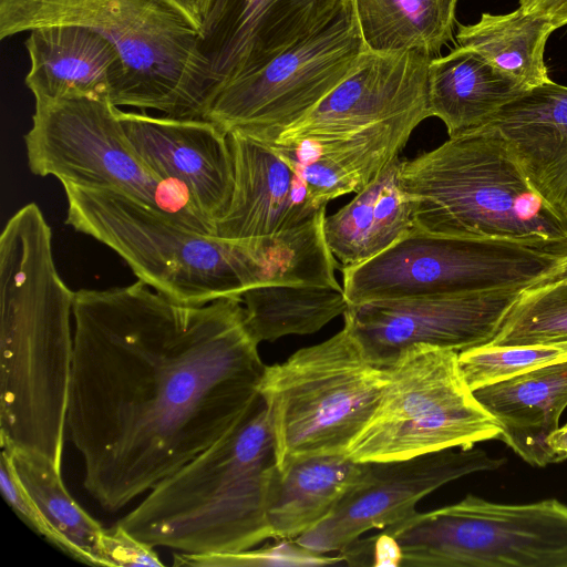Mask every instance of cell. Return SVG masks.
Instances as JSON below:
<instances>
[{
	"label": "cell",
	"mask_w": 567,
	"mask_h": 567,
	"mask_svg": "<svg viewBox=\"0 0 567 567\" xmlns=\"http://www.w3.org/2000/svg\"><path fill=\"white\" fill-rule=\"evenodd\" d=\"M526 89L474 51L457 47L429 65L427 107L450 137L483 127Z\"/></svg>",
	"instance_id": "obj_23"
},
{
	"label": "cell",
	"mask_w": 567,
	"mask_h": 567,
	"mask_svg": "<svg viewBox=\"0 0 567 567\" xmlns=\"http://www.w3.org/2000/svg\"><path fill=\"white\" fill-rule=\"evenodd\" d=\"M561 257L519 243L440 235L415 226L380 255L341 269L342 288L349 305L526 289Z\"/></svg>",
	"instance_id": "obj_11"
},
{
	"label": "cell",
	"mask_w": 567,
	"mask_h": 567,
	"mask_svg": "<svg viewBox=\"0 0 567 567\" xmlns=\"http://www.w3.org/2000/svg\"><path fill=\"white\" fill-rule=\"evenodd\" d=\"M0 486L3 498L20 519L37 534L51 540V533L33 499L22 485L12 463L11 454L1 447Z\"/></svg>",
	"instance_id": "obj_32"
},
{
	"label": "cell",
	"mask_w": 567,
	"mask_h": 567,
	"mask_svg": "<svg viewBox=\"0 0 567 567\" xmlns=\"http://www.w3.org/2000/svg\"><path fill=\"white\" fill-rule=\"evenodd\" d=\"M274 433L260 396L225 436L157 483L117 522L135 539L189 555L249 550L272 538L267 493Z\"/></svg>",
	"instance_id": "obj_4"
},
{
	"label": "cell",
	"mask_w": 567,
	"mask_h": 567,
	"mask_svg": "<svg viewBox=\"0 0 567 567\" xmlns=\"http://www.w3.org/2000/svg\"><path fill=\"white\" fill-rule=\"evenodd\" d=\"M245 322L258 342L311 334L343 315L349 302L341 286L274 284L241 295Z\"/></svg>",
	"instance_id": "obj_29"
},
{
	"label": "cell",
	"mask_w": 567,
	"mask_h": 567,
	"mask_svg": "<svg viewBox=\"0 0 567 567\" xmlns=\"http://www.w3.org/2000/svg\"><path fill=\"white\" fill-rule=\"evenodd\" d=\"M28 165L61 184L124 194L181 224L215 235L187 190L163 179L131 144L118 106L101 96H71L35 103L24 135Z\"/></svg>",
	"instance_id": "obj_8"
},
{
	"label": "cell",
	"mask_w": 567,
	"mask_h": 567,
	"mask_svg": "<svg viewBox=\"0 0 567 567\" xmlns=\"http://www.w3.org/2000/svg\"><path fill=\"white\" fill-rule=\"evenodd\" d=\"M74 292L35 203L0 236V444L62 466L73 359Z\"/></svg>",
	"instance_id": "obj_3"
},
{
	"label": "cell",
	"mask_w": 567,
	"mask_h": 567,
	"mask_svg": "<svg viewBox=\"0 0 567 567\" xmlns=\"http://www.w3.org/2000/svg\"><path fill=\"white\" fill-rule=\"evenodd\" d=\"M400 156L351 202L324 217L323 235L338 269L363 264L415 227L411 198L402 189Z\"/></svg>",
	"instance_id": "obj_22"
},
{
	"label": "cell",
	"mask_w": 567,
	"mask_h": 567,
	"mask_svg": "<svg viewBox=\"0 0 567 567\" xmlns=\"http://www.w3.org/2000/svg\"><path fill=\"white\" fill-rule=\"evenodd\" d=\"M432 58L420 51H365L344 80L275 144L343 138L411 113L425 112L431 117L427 83Z\"/></svg>",
	"instance_id": "obj_15"
},
{
	"label": "cell",
	"mask_w": 567,
	"mask_h": 567,
	"mask_svg": "<svg viewBox=\"0 0 567 567\" xmlns=\"http://www.w3.org/2000/svg\"><path fill=\"white\" fill-rule=\"evenodd\" d=\"M102 546L109 566H164L153 547L135 539L117 524L104 529Z\"/></svg>",
	"instance_id": "obj_33"
},
{
	"label": "cell",
	"mask_w": 567,
	"mask_h": 567,
	"mask_svg": "<svg viewBox=\"0 0 567 567\" xmlns=\"http://www.w3.org/2000/svg\"><path fill=\"white\" fill-rule=\"evenodd\" d=\"M362 463L358 481L331 515L293 542L317 555L342 551L363 533L405 519L416 511L419 501L444 484L473 473L496 471L506 458L473 446Z\"/></svg>",
	"instance_id": "obj_14"
},
{
	"label": "cell",
	"mask_w": 567,
	"mask_h": 567,
	"mask_svg": "<svg viewBox=\"0 0 567 567\" xmlns=\"http://www.w3.org/2000/svg\"><path fill=\"white\" fill-rule=\"evenodd\" d=\"M234 159L230 204L215 224V236L230 239L276 237L322 212L297 168L275 147L238 132L228 133Z\"/></svg>",
	"instance_id": "obj_18"
},
{
	"label": "cell",
	"mask_w": 567,
	"mask_h": 567,
	"mask_svg": "<svg viewBox=\"0 0 567 567\" xmlns=\"http://www.w3.org/2000/svg\"><path fill=\"white\" fill-rule=\"evenodd\" d=\"M54 24L104 37L126 70L120 106L205 118L216 84L199 28L168 0H0V39Z\"/></svg>",
	"instance_id": "obj_6"
},
{
	"label": "cell",
	"mask_w": 567,
	"mask_h": 567,
	"mask_svg": "<svg viewBox=\"0 0 567 567\" xmlns=\"http://www.w3.org/2000/svg\"><path fill=\"white\" fill-rule=\"evenodd\" d=\"M458 0H352L367 51L433 58L453 39Z\"/></svg>",
	"instance_id": "obj_26"
},
{
	"label": "cell",
	"mask_w": 567,
	"mask_h": 567,
	"mask_svg": "<svg viewBox=\"0 0 567 567\" xmlns=\"http://www.w3.org/2000/svg\"><path fill=\"white\" fill-rule=\"evenodd\" d=\"M520 288L349 305L344 328L379 368L394 363L412 346L463 351L496 337Z\"/></svg>",
	"instance_id": "obj_13"
},
{
	"label": "cell",
	"mask_w": 567,
	"mask_h": 567,
	"mask_svg": "<svg viewBox=\"0 0 567 567\" xmlns=\"http://www.w3.org/2000/svg\"><path fill=\"white\" fill-rule=\"evenodd\" d=\"M343 1L214 0L199 31L216 95L328 24Z\"/></svg>",
	"instance_id": "obj_16"
},
{
	"label": "cell",
	"mask_w": 567,
	"mask_h": 567,
	"mask_svg": "<svg viewBox=\"0 0 567 567\" xmlns=\"http://www.w3.org/2000/svg\"><path fill=\"white\" fill-rule=\"evenodd\" d=\"M404 567H567V505L467 495L381 529Z\"/></svg>",
	"instance_id": "obj_10"
},
{
	"label": "cell",
	"mask_w": 567,
	"mask_h": 567,
	"mask_svg": "<svg viewBox=\"0 0 567 567\" xmlns=\"http://www.w3.org/2000/svg\"><path fill=\"white\" fill-rule=\"evenodd\" d=\"M499 422V440L535 466L555 463L548 436L567 408V361L546 364L473 391Z\"/></svg>",
	"instance_id": "obj_21"
},
{
	"label": "cell",
	"mask_w": 567,
	"mask_h": 567,
	"mask_svg": "<svg viewBox=\"0 0 567 567\" xmlns=\"http://www.w3.org/2000/svg\"><path fill=\"white\" fill-rule=\"evenodd\" d=\"M561 361H567V343L547 346L488 343L458 352L462 375L472 391Z\"/></svg>",
	"instance_id": "obj_31"
},
{
	"label": "cell",
	"mask_w": 567,
	"mask_h": 567,
	"mask_svg": "<svg viewBox=\"0 0 567 567\" xmlns=\"http://www.w3.org/2000/svg\"><path fill=\"white\" fill-rule=\"evenodd\" d=\"M389 383L343 327L328 340L267 365L262 398L271 422L276 465L316 455L347 454Z\"/></svg>",
	"instance_id": "obj_7"
},
{
	"label": "cell",
	"mask_w": 567,
	"mask_h": 567,
	"mask_svg": "<svg viewBox=\"0 0 567 567\" xmlns=\"http://www.w3.org/2000/svg\"><path fill=\"white\" fill-rule=\"evenodd\" d=\"M25 85L35 103L71 96H101L118 106L126 70L116 48L97 32L54 24L28 32Z\"/></svg>",
	"instance_id": "obj_19"
},
{
	"label": "cell",
	"mask_w": 567,
	"mask_h": 567,
	"mask_svg": "<svg viewBox=\"0 0 567 567\" xmlns=\"http://www.w3.org/2000/svg\"><path fill=\"white\" fill-rule=\"evenodd\" d=\"M362 462L347 454L306 457L270 476L267 517L272 538L296 540L328 518L358 481Z\"/></svg>",
	"instance_id": "obj_24"
},
{
	"label": "cell",
	"mask_w": 567,
	"mask_h": 567,
	"mask_svg": "<svg viewBox=\"0 0 567 567\" xmlns=\"http://www.w3.org/2000/svg\"><path fill=\"white\" fill-rule=\"evenodd\" d=\"M386 369L380 403L347 451L353 461L405 460L499 440L502 426L466 384L457 351L412 346Z\"/></svg>",
	"instance_id": "obj_9"
},
{
	"label": "cell",
	"mask_w": 567,
	"mask_h": 567,
	"mask_svg": "<svg viewBox=\"0 0 567 567\" xmlns=\"http://www.w3.org/2000/svg\"><path fill=\"white\" fill-rule=\"evenodd\" d=\"M555 463L567 458V424L558 426L547 439Z\"/></svg>",
	"instance_id": "obj_36"
},
{
	"label": "cell",
	"mask_w": 567,
	"mask_h": 567,
	"mask_svg": "<svg viewBox=\"0 0 567 567\" xmlns=\"http://www.w3.org/2000/svg\"><path fill=\"white\" fill-rule=\"evenodd\" d=\"M542 196L567 221V158Z\"/></svg>",
	"instance_id": "obj_34"
},
{
	"label": "cell",
	"mask_w": 567,
	"mask_h": 567,
	"mask_svg": "<svg viewBox=\"0 0 567 567\" xmlns=\"http://www.w3.org/2000/svg\"><path fill=\"white\" fill-rule=\"evenodd\" d=\"M427 117L425 112L411 113L343 138L271 146L297 168L312 199L327 206L331 199L358 193L372 182Z\"/></svg>",
	"instance_id": "obj_20"
},
{
	"label": "cell",
	"mask_w": 567,
	"mask_h": 567,
	"mask_svg": "<svg viewBox=\"0 0 567 567\" xmlns=\"http://www.w3.org/2000/svg\"><path fill=\"white\" fill-rule=\"evenodd\" d=\"M487 125L508 142L542 196L567 158V86L550 80L530 87L504 105Z\"/></svg>",
	"instance_id": "obj_25"
},
{
	"label": "cell",
	"mask_w": 567,
	"mask_h": 567,
	"mask_svg": "<svg viewBox=\"0 0 567 567\" xmlns=\"http://www.w3.org/2000/svg\"><path fill=\"white\" fill-rule=\"evenodd\" d=\"M118 117L142 159L163 179L182 185L215 228L234 190L228 133L208 118L154 116L120 107Z\"/></svg>",
	"instance_id": "obj_17"
},
{
	"label": "cell",
	"mask_w": 567,
	"mask_h": 567,
	"mask_svg": "<svg viewBox=\"0 0 567 567\" xmlns=\"http://www.w3.org/2000/svg\"><path fill=\"white\" fill-rule=\"evenodd\" d=\"M556 29L549 18L518 7L506 14L482 13L477 22L461 24L456 41L530 89L550 81L544 52Z\"/></svg>",
	"instance_id": "obj_28"
},
{
	"label": "cell",
	"mask_w": 567,
	"mask_h": 567,
	"mask_svg": "<svg viewBox=\"0 0 567 567\" xmlns=\"http://www.w3.org/2000/svg\"><path fill=\"white\" fill-rule=\"evenodd\" d=\"M367 51L352 0L334 18L258 70L224 85L205 118L272 145L355 68Z\"/></svg>",
	"instance_id": "obj_12"
},
{
	"label": "cell",
	"mask_w": 567,
	"mask_h": 567,
	"mask_svg": "<svg viewBox=\"0 0 567 567\" xmlns=\"http://www.w3.org/2000/svg\"><path fill=\"white\" fill-rule=\"evenodd\" d=\"M567 343V281L524 289L489 344L547 346Z\"/></svg>",
	"instance_id": "obj_30"
},
{
	"label": "cell",
	"mask_w": 567,
	"mask_h": 567,
	"mask_svg": "<svg viewBox=\"0 0 567 567\" xmlns=\"http://www.w3.org/2000/svg\"><path fill=\"white\" fill-rule=\"evenodd\" d=\"M7 449L14 470L51 533L50 543L90 565L109 566L103 551L104 528L68 493L59 470L48 458Z\"/></svg>",
	"instance_id": "obj_27"
},
{
	"label": "cell",
	"mask_w": 567,
	"mask_h": 567,
	"mask_svg": "<svg viewBox=\"0 0 567 567\" xmlns=\"http://www.w3.org/2000/svg\"><path fill=\"white\" fill-rule=\"evenodd\" d=\"M400 184L412 200L415 226L425 231L567 254V221L537 193L491 125L403 158Z\"/></svg>",
	"instance_id": "obj_5"
},
{
	"label": "cell",
	"mask_w": 567,
	"mask_h": 567,
	"mask_svg": "<svg viewBox=\"0 0 567 567\" xmlns=\"http://www.w3.org/2000/svg\"><path fill=\"white\" fill-rule=\"evenodd\" d=\"M556 280L567 281V254L559 259L557 266L550 272L545 275L534 285H540Z\"/></svg>",
	"instance_id": "obj_37"
},
{
	"label": "cell",
	"mask_w": 567,
	"mask_h": 567,
	"mask_svg": "<svg viewBox=\"0 0 567 567\" xmlns=\"http://www.w3.org/2000/svg\"><path fill=\"white\" fill-rule=\"evenodd\" d=\"M525 11L549 18L558 28L567 24V0H518Z\"/></svg>",
	"instance_id": "obj_35"
},
{
	"label": "cell",
	"mask_w": 567,
	"mask_h": 567,
	"mask_svg": "<svg viewBox=\"0 0 567 567\" xmlns=\"http://www.w3.org/2000/svg\"><path fill=\"white\" fill-rule=\"evenodd\" d=\"M66 431L83 486L116 512L231 431L266 367L241 298L182 305L145 282L73 301Z\"/></svg>",
	"instance_id": "obj_1"
},
{
	"label": "cell",
	"mask_w": 567,
	"mask_h": 567,
	"mask_svg": "<svg viewBox=\"0 0 567 567\" xmlns=\"http://www.w3.org/2000/svg\"><path fill=\"white\" fill-rule=\"evenodd\" d=\"M65 224L114 250L172 301L203 306L274 284L340 286L323 235L326 212L276 237L204 234L124 194L62 184Z\"/></svg>",
	"instance_id": "obj_2"
}]
</instances>
